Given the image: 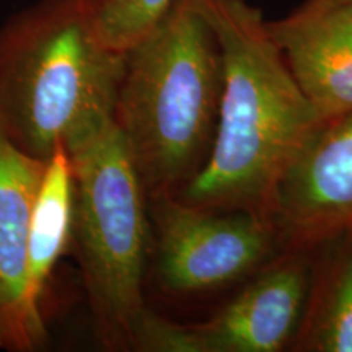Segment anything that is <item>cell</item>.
<instances>
[{
    "instance_id": "1",
    "label": "cell",
    "mask_w": 352,
    "mask_h": 352,
    "mask_svg": "<svg viewBox=\"0 0 352 352\" xmlns=\"http://www.w3.org/2000/svg\"><path fill=\"white\" fill-rule=\"evenodd\" d=\"M197 3L219 43L222 94L208 160L178 197L263 212L324 120L303 95L258 7L248 0Z\"/></svg>"
},
{
    "instance_id": "2",
    "label": "cell",
    "mask_w": 352,
    "mask_h": 352,
    "mask_svg": "<svg viewBox=\"0 0 352 352\" xmlns=\"http://www.w3.org/2000/svg\"><path fill=\"white\" fill-rule=\"evenodd\" d=\"M124 65L96 33L91 0H39L0 30V122L47 160L114 118Z\"/></svg>"
},
{
    "instance_id": "3",
    "label": "cell",
    "mask_w": 352,
    "mask_h": 352,
    "mask_svg": "<svg viewBox=\"0 0 352 352\" xmlns=\"http://www.w3.org/2000/svg\"><path fill=\"white\" fill-rule=\"evenodd\" d=\"M222 94L217 38L197 0H176L126 52L114 104L147 195H173L202 168L212 147Z\"/></svg>"
},
{
    "instance_id": "4",
    "label": "cell",
    "mask_w": 352,
    "mask_h": 352,
    "mask_svg": "<svg viewBox=\"0 0 352 352\" xmlns=\"http://www.w3.org/2000/svg\"><path fill=\"white\" fill-rule=\"evenodd\" d=\"M76 186L74 228L96 327L107 346H132L145 314L148 254L145 186L114 118L67 148Z\"/></svg>"
},
{
    "instance_id": "5",
    "label": "cell",
    "mask_w": 352,
    "mask_h": 352,
    "mask_svg": "<svg viewBox=\"0 0 352 352\" xmlns=\"http://www.w3.org/2000/svg\"><path fill=\"white\" fill-rule=\"evenodd\" d=\"M155 202L158 274L171 292L226 285L271 252L274 233L261 210L204 208L175 195Z\"/></svg>"
},
{
    "instance_id": "6",
    "label": "cell",
    "mask_w": 352,
    "mask_h": 352,
    "mask_svg": "<svg viewBox=\"0 0 352 352\" xmlns=\"http://www.w3.org/2000/svg\"><path fill=\"white\" fill-rule=\"evenodd\" d=\"M305 296V267L284 263L204 323L179 324L145 310L132 346L155 352H277L294 334Z\"/></svg>"
},
{
    "instance_id": "7",
    "label": "cell",
    "mask_w": 352,
    "mask_h": 352,
    "mask_svg": "<svg viewBox=\"0 0 352 352\" xmlns=\"http://www.w3.org/2000/svg\"><path fill=\"white\" fill-rule=\"evenodd\" d=\"M270 209L300 241L352 230V113L321 124L280 178Z\"/></svg>"
},
{
    "instance_id": "8",
    "label": "cell",
    "mask_w": 352,
    "mask_h": 352,
    "mask_svg": "<svg viewBox=\"0 0 352 352\" xmlns=\"http://www.w3.org/2000/svg\"><path fill=\"white\" fill-rule=\"evenodd\" d=\"M46 162L19 147L0 122V347L12 351L46 340L44 321L25 300L26 240Z\"/></svg>"
},
{
    "instance_id": "9",
    "label": "cell",
    "mask_w": 352,
    "mask_h": 352,
    "mask_svg": "<svg viewBox=\"0 0 352 352\" xmlns=\"http://www.w3.org/2000/svg\"><path fill=\"white\" fill-rule=\"evenodd\" d=\"M270 30L320 116L352 113V7L305 2Z\"/></svg>"
},
{
    "instance_id": "10",
    "label": "cell",
    "mask_w": 352,
    "mask_h": 352,
    "mask_svg": "<svg viewBox=\"0 0 352 352\" xmlns=\"http://www.w3.org/2000/svg\"><path fill=\"white\" fill-rule=\"evenodd\" d=\"M76 186L72 162L65 148L47 158L34 199L26 240L25 300L30 314L39 321L41 297L57 261L67 248L74 230Z\"/></svg>"
},
{
    "instance_id": "11",
    "label": "cell",
    "mask_w": 352,
    "mask_h": 352,
    "mask_svg": "<svg viewBox=\"0 0 352 352\" xmlns=\"http://www.w3.org/2000/svg\"><path fill=\"white\" fill-rule=\"evenodd\" d=\"M308 349L352 352V250L333 266L310 324Z\"/></svg>"
},
{
    "instance_id": "12",
    "label": "cell",
    "mask_w": 352,
    "mask_h": 352,
    "mask_svg": "<svg viewBox=\"0 0 352 352\" xmlns=\"http://www.w3.org/2000/svg\"><path fill=\"white\" fill-rule=\"evenodd\" d=\"M176 0H91L95 28L101 41L127 52L155 28Z\"/></svg>"
},
{
    "instance_id": "13",
    "label": "cell",
    "mask_w": 352,
    "mask_h": 352,
    "mask_svg": "<svg viewBox=\"0 0 352 352\" xmlns=\"http://www.w3.org/2000/svg\"><path fill=\"white\" fill-rule=\"evenodd\" d=\"M307 2L318 3V6H333V7H352V0H307Z\"/></svg>"
}]
</instances>
